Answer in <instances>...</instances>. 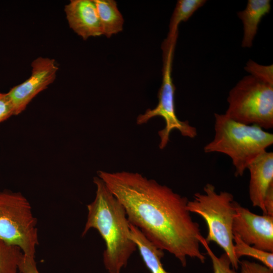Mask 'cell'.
I'll list each match as a JSON object with an SVG mask.
<instances>
[{
	"label": "cell",
	"mask_w": 273,
	"mask_h": 273,
	"mask_svg": "<svg viewBox=\"0 0 273 273\" xmlns=\"http://www.w3.org/2000/svg\"><path fill=\"white\" fill-rule=\"evenodd\" d=\"M98 176L124 207L129 222L181 265L188 257L204 263L199 224L187 208L188 199L138 172L98 171Z\"/></svg>",
	"instance_id": "obj_1"
},
{
	"label": "cell",
	"mask_w": 273,
	"mask_h": 273,
	"mask_svg": "<svg viewBox=\"0 0 273 273\" xmlns=\"http://www.w3.org/2000/svg\"><path fill=\"white\" fill-rule=\"evenodd\" d=\"M93 182L96 196L87 205L82 236L90 229H96L105 243L103 258L106 269L109 273H120L137 247L130 238L129 222L122 204L99 176L94 177Z\"/></svg>",
	"instance_id": "obj_2"
},
{
	"label": "cell",
	"mask_w": 273,
	"mask_h": 273,
	"mask_svg": "<svg viewBox=\"0 0 273 273\" xmlns=\"http://www.w3.org/2000/svg\"><path fill=\"white\" fill-rule=\"evenodd\" d=\"M214 136L204 147L206 153L229 156L236 177L242 176L250 163L273 144V134L256 125L236 121L225 114H214Z\"/></svg>",
	"instance_id": "obj_3"
},
{
	"label": "cell",
	"mask_w": 273,
	"mask_h": 273,
	"mask_svg": "<svg viewBox=\"0 0 273 273\" xmlns=\"http://www.w3.org/2000/svg\"><path fill=\"white\" fill-rule=\"evenodd\" d=\"M233 195L225 191L219 193L214 186L207 184L203 193H196L192 200L188 201L187 208L205 221L208 234L205 240L209 244L216 243L228 256L232 267L238 269L240 260L234 251L233 223L235 214Z\"/></svg>",
	"instance_id": "obj_4"
},
{
	"label": "cell",
	"mask_w": 273,
	"mask_h": 273,
	"mask_svg": "<svg viewBox=\"0 0 273 273\" xmlns=\"http://www.w3.org/2000/svg\"><path fill=\"white\" fill-rule=\"evenodd\" d=\"M227 101L224 114L230 118L264 130L272 128L273 85L245 76L231 89Z\"/></svg>",
	"instance_id": "obj_5"
},
{
	"label": "cell",
	"mask_w": 273,
	"mask_h": 273,
	"mask_svg": "<svg viewBox=\"0 0 273 273\" xmlns=\"http://www.w3.org/2000/svg\"><path fill=\"white\" fill-rule=\"evenodd\" d=\"M37 220L27 199L19 192H0V240L35 257L38 244Z\"/></svg>",
	"instance_id": "obj_6"
},
{
	"label": "cell",
	"mask_w": 273,
	"mask_h": 273,
	"mask_svg": "<svg viewBox=\"0 0 273 273\" xmlns=\"http://www.w3.org/2000/svg\"><path fill=\"white\" fill-rule=\"evenodd\" d=\"M174 45L162 48L163 51L162 82L158 91V103L153 109H148L139 115L136 123L142 125L155 117H162L165 122V127L158 132L160 138L159 149L162 150L169 141L172 130H177L183 136L194 138L197 135L196 128L191 125L188 120H180L176 116L175 110L174 94L175 87L171 77L172 62Z\"/></svg>",
	"instance_id": "obj_7"
},
{
	"label": "cell",
	"mask_w": 273,
	"mask_h": 273,
	"mask_svg": "<svg viewBox=\"0 0 273 273\" xmlns=\"http://www.w3.org/2000/svg\"><path fill=\"white\" fill-rule=\"evenodd\" d=\"M31 74L24 82L7 93L14 107L15 115L22 113L39 93L56 79L59 66L54 59L39 57L31 64Z\"/></svg>",
	"instance_id": "obj_8"
},
{
	"label": "cell",
	"mask_w": 273,
	"mask_h": 273,
	"mask_svg": "<svg viewBox=\"0 0 273 273\" xmlns=\"http://www.w3.org/2000/svg\"><path fill=\"white\" fill-rule=\"evenodd\" d=\"M235 209L233 234L248 245L273 253V216L256 214L236 201Z\"/></svg>",
	"instance_id": "obj_9"
},
{
	"label": "cell",
	"mask_w": 273,
	"mask_h": 273,
	"mask_svg": "<svg viewBox=\"0 0 273 273\" xmlns=\"http://www.w3.org/2000/svg\"><path fill=\"white\" fill-rule=\"evenodd\" d=\"M64 12L70 28L83 39L103 35L94 0H71Z\"/></svg>",
	"instance_id": "obj_10"
},
{
	"label": "cell",
	"mask_w": 273,
	"mask_h": 273,
	"mask_svg": "<svg viewBox=\"0 0 273 273\" xmlns=\"http://www.w3.org/2000/svg\"><path fill=\"white\" fill-rule=\"evenodd\" d=\"M247 169L250 173V200L253 207L260 208L263 214H266L264 200L273 184V153L263 152L250 163Z\"/></svg>",
	"instance_id": "obj_11"
},
{
	"label": "cell",
	"mask_w": 273,
	"mask_h": 273,
	"mask_svg": "<svg viewBox=\"0 0 273 273\" xmlns=\"http://www.w3.org/2000/svg\"><path fill=\"white\" fill-rule=\"evenodd\" d=\"M270 8L269 0H249L245 9L237 13L243 25V48L252 46L261 20L269 12Z\"/></svg>",
	"instance_id": "obj_12"
},
{
	"label": "cell",
	"mask_w": 273,
	"mask_h": 273,
	"mask_svg": "<svg viewBox=\"0 0 273 273\" xmlns=\"http://www.w3.org/2000/svg\"><path fill=\"white\" fill-rule=\"evenodd\" d=\"M130 238L135 243L147 267L151 273H169L163 268V250L157 247L136 226L129 223Z\"/></svg>",
	"instance_id": "obj_13"
},
{
	"label": "cell",
	"mask_w": 273,
	"mask_h": 273,
	"mask_svg": "<svg viewBox=\"0 0 273 273\" xmlns=\"http://www.w3.org/2000/svg\"><path fill=\"white\" fill-rule=\"evenodd\" d=\"M103 30L110 38L123 29L124 19L114 0H94Z\"/></svg>",
	"instance_id": "obj_14"
},
{
	"label": "cell",
	"mask_w": 273,
	"mask_h": 273,
	"mask_svg": "<svg viewBox=\"0 0 273 273\" xmlns=\"http://www.w3.org/2000/svg\"><path fill=\"white\" fill-rule=\"evenodd\" d=\"M206 2L205 0L177 1L170 20L169 32L165 39L169 41H176L179 24L187 21Z\"/></svg>",
	"instance_id": "obj_15"
},
{
	"label": "cell",
	"mask_w": 273,
	"mask_h": 273,
	"mask_svg": "<svg viewBox=\"0 0 273 273\" xmlns=\"http://www.w3.org/2000/svg\"><path fill=\"white\" fill-rule=\"evenodd\" d=\"M23 255L18 246L0 240V273H19V265Z\"/></svg>",
	"instance_id": "obj_16"
},
{
	"label": "cell",
	"mask_w": 273,
	"mask_h": 273,
	"mask_svg": "<svg viewBox=\"0 0 273 273\" xmlns=\"http://www.w3.org/2000/svg\"><path fill=\"white\" fill-rule=\"evenodd\" d=\"M234 234V251L239 260L242 256H247L257 259L264 265L273 270V253L261 250L244 242L236 234Z\"/></svg>",
	"instance_id": "obj_17"
},
{
	"label": "cell",
	"mask_w": 273,
	"mask_h": 273,
	"mask_svg": "<svg viewBox=\"0 0 273 273\" xmlns=\"http://www.w3.org/2000/svg\"><path fill=\"white\" fill-rule=\"evenodd\" d=\"M199 241L211 259L214 273H238L231 267L230 260L225 253L218 257L213 253L202 236L200 237Z\"/></svg>",
	"instance_id": "obj_18"
},
{
	"label": "cell",
	"mask_w": 273,
	"mask_h": 273,
	"mask_svg": "<svg viewBox=\"0 0 273 273\" xmlns=\"http://www.w3.org/2000/svg\"><path fill=\"white\" fill-rule=\"evenodd\" d=\"M245 70L257 79L273 85V66L262 65L253 60H249L244 67Z\"/></svg>",
	"instance_id": "obj_19"
},
{
	"label": "cell",
	"mask_w": 273,
	"mask_h": 273,
	"mask_svg": "<svg viewBox=\"0 0 273 273\" xmlns=\"http://www.w3.org/2000/svg\"><path fill=\"white\" fill-rule=\"evenodd\" d=\"M13 115L14 107L7 93H0V123Z\"/></svg>",
	"instance_id": "obj_20"
},
{
	"label": "cell",
	"mask_w": 273,
	"mask_h": 273,
	"mask_svg": "<svg viewBox=\"0 0 273 273\" xmlns=\"http://www.w3.org/2000/svg\"><path fill=\"white\" fill-rule=\"evenodd\" d=\"M240 273H273V270L264 265L244 260L240 261Z\"/></svg>",
	"instance_id": "obj_21"
},
{
	"label": "cell",
	"mask_w": 273,
	"mask_h": 273,
	"mask_svg": "<svg viewBox=\"0 0 273 273\" xmlns=\"http://www.w3.org/2000/svg\"><path fill=\"white\" fill-rule=\"evenodd\" d=\"M19 271L22 273H39L36 267L35 257L24 255L19 265Z\"/></svg>",
	"instance_id": "obj_22"
},
{
	"label": "cell",
	"mask_w": 273,
	"mask_h": 273,
	"mask_svg": "<svg viewBox=\"0 0 273 273\" xmlns=\"http://www.w3.org/2000/svg\"><path fill=\"white\" fill-rule=\"evenodd\" d=\"M266 214L273 216V184L269 187L264 200Z\"/></svg>",
	"instance_id": "obj_23"
},
{
	"label": "cell",
	"mask_w": 273,
	"mask_h": 273,
	"mask_svg": "<svg viewBox=\"0 0 273 273\" xmlns=\"http://www.w3.org/2000/svg\"><path fill=\"white\" fill-rule=\"evenodd\" d=\"M19 273H22V272H21V271H19Z\"/></svg>",
	"instance_id": "obj_24"
}]
</instances>
